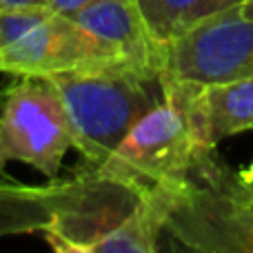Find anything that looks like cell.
Returning a JSON list of instances; mask_svg holds the SVG:
<instances>
[{
  "instance_id": "6da1fadb",
  "label": "cell",
  "mask_w": 253,
  "mask_h": 253,
  "mask_svg": "<svg viewBox=\"0 0 253 253\" xmlns=\"http://www.w3.org/2000/svg\"><path fill=\"white\" fill-rule=\"evenodd\" d=\"M202 84L162 74V96L133 123L102 165L107 173L144 187L189 178L196 165L213 151L200 105Z\"/></svg>"
},
{
  "instance_id": "7a4b0ae2",
  "label": "cell",
  "mask_w": 253,
  "mask_h": 253,
  "mask_svg": "<svg viewBox=\"0 0 253 253\" xmlns=\"http://www.w3.org/2000/svg\"><path fill=\"white\" fill-rule=\"evenodd\" d=\"M167 189L165 233L191 251L253 253V211L245 205V180L218 151H209L189 178L160 182Z\"/></svg>"
},
{
  "instance_id": "3957f363",
  "label": "cell",
  "mask_w": 253,
  "mask_h": 253,
  "mask_svg": "<svg viewBox=\"0 0 253 253\" xmlns=\"http://www.w3.org/2000/svg\"><path fill=\"white\" fill-rule=\"evenodd\" d=\"M51 80L65 100L76 151L87 165H102L162 96V76L153 78L129 65L71 71Z\"/></svg>"
},
{
  "instance_id": "277c9868",
  "label": "cell",
  "mask_w": 253,
  "mask_h": 253,
  "mask_svg": "<svg viewBox=\"0 0 253 253\" xmlns=\"http://www.w3.org/2000/svg\"><path fill=\"white\" fill-rule=\"evenodd\" d=\"M147 189L83 162L71 175L44 184L49 220L40 233L53 251L96 253V247L138 209Z\"/></svg>"
},
{
  "instance_id": "5b68a950",
  "label": "cell",
  "mask_w": 253,
  "mask_h": 253,
  "mask_svg": "<svg viewBox=\"0 0 253 253\" xmlns=\"http://www.w3.org/2000/svg\"><path fill=\"white\" fill-rule=\"evenodd\" d=\"M76 135L60 89L51 78L22 76L0 100V169L22 162L47 180L58 178Z\"/></svg>"
},
{
  "instance_id": "8992f818",
  "label": "cell",
  "mask_w": 253,
  "mask_h": 253,
  "mask_svg": "<svg viewBox=\"0 0 253 253\" xmlns=\"http://www.w3.org/2000/svg\"><path fill=\"white\" fill-rule=\"evenodd\" d=\"M111 65L126 62L111 44L87 31L71 16L53 11L51 7L44 9L27 31L0 47V74L16 78H53Z\"/></svg>"
},
{
  "instance_id": "52a82bcc",
  "label": "cell",
  "mask_w": 253,
  "mask_h": 253,
  "mask_svg": "<svg viewBox=\"0 0 253 253\" xmlns=\"http://www.w3.org/2000/svg\"><path fill=\"white\" fill-rule=\"evenodd\" d=\"M245 4L198 22L167 44V71L196 84H218L253 76V18Z\"/></svg>"
},
{
  "instance_id": "ba28073f",
  "label": "cell",
  "mask_w": 253,
  "mask_h": 253,
  "mask_svg": "<svg viewBox=\"0 0 253 253\" xmlns=\"http://www.w3.org/2000/svg\"><path fill=\"white\" fill-rule=\"evenodd\" d=\"M71 18L111 44L133 69L153 78L167 71V44L153 34L140 0H91Z\"/></svg>"
},
{
  "instance_id": "9c48e42d",
  "label": "cell",
  "mask_w": 253,
  "mask_h": 253,
  "mask_svg": "<svg viewBox=\"0 0 253 253\" xmlns=\"http://www.w3.org/2000/svg\"><path fill=\"white\" fill-rule=\"evenodd\" d=\"M202 118L211 144L253 131V76L231 83L202 84Z\"/></svg>"
},
{
  "instance_id": "30bf717a",
  "label": "cell",
  "mask_w": 253,
  "mask_h": 253,
  "mask_svg": "<svg viewBox=\"0 0 253 253\" xmlns=\"http://www.w3.org/2000/svg\"><path fill=\"white\" fill-rule=\"evenodd\" d=\"M167 211L165 184H151L138 209L96 247V253H156L165 233Z\"/></svg>"
},
{
  "instance_id": "8fae6325",
  "label": "cell",
  "mask_w": 253,
  "mask_h": 253,
  "mask_svg": "<svg viewBox=\"0 0 253 253\" xmlns=\"http://www.w3.org/2000/svg\"><path fill=\"white\" fill-rule=\"evenodd\" d=\"M247 2L249 0H140L153 34L165 44L196 27L198 22Z\"/></svg>"
},
{
  "instance_id": "7c38bea8",
  "label": "cell",
  "mask_w": 253,
  "mask_h": 253,
  "mask_svg": "<svg viewBox=\"0 0 253 253\" xmlns=\"http://www.w3.org/2000/svg\"><path fill=\"white\" fill-rule=\"evenodd\" d=\"M49 220L44 187L0 182V238L40 233Z\"/></svg>"
},
{
  "instance_id": "4fadbf2b",
  "label": "cell",
  "mask_w": 253,
  "mask_h": 253,
  "mask_svg": "<svg viewBox=\"0 0 253 253\" xmlns=\"http://www.w3.org/2000/svg\"><path fill=\"white\" fill-rule=\"evenodd\" d=\"M91 0H49V7L58 13H65V16H74L76 11L89 4Z\"/></svg>"
},
{
  "instance_id": "5bb4252c",
  "label": "cell",
  "mask_w": 253,
  "mask_h": 253,
  "mask_svg": "<svg viewBox=\"0 0 253 253\" xmlns=\"http://www.w3.org/2000/svg\"><path fill=\"white\" fill-rule=\"evenodd\" d=\"M27 7H49V0H0V11L27 9Z\"/></svg>"
},
{
  "instance_id": "9a60e30c",
  "label": "cell",
  "mask_w": 253,
  "mask_h": 253,
  "mask_svg": "<svg viewBox=\"0 0 253 253\" xmlns=\"http://www.w3.org/2000/svg\"><path fill=\"white\" fill-rule=\"evenodd\" d=\"M242 198H245V205L253 211V184H249V182L245 184V189H242Z\"/></svg>"
},
{
  "instance_id": "2e32d148",
  "label": "cell",
  "mask_w": 253,
  "mask_h": 253,
  "mask_svg": "<svg viewBox=\"0 0 253 253\" xmlns=\"http://www.w3.org/2000/svg\"><path fill=\"white\" fill-rule=\"evenodd\" d=\"M238 175H240L245 182H249V184H253V162H249V165L245 167V169H240L238 171Z\"/></svg>"
},
{
  "instance_id": "e0dca14e",
  "label": "cell",
  "mask_w": 253,
  "mask_h": 253,
  "mask_svg": "<svg viewBox=\"0 0 253 253\" xmlns=\"http://www.w3.org/2000/svg\"><path fill=\"white\" fill-rule=\"evenodd\" d=\"M242 11H245V16L247 18H253V0H249V2L242 7Z\"/></svg>"
},
{
  "instance_id": "ac0fdd59",
  "label": "cell",
  "mask_w": 253,
  "mask_h": 253,
  "mask_svg": "<svg viewBox=\"0 0 253 253\" xmlns=\"http://www.w3.org/2000/svg\"><path fill=\"white\" fill-rule=\"evenodd\" d=\"M0 44H2V42H0Z\"/></svg>"
}]
</instances>
